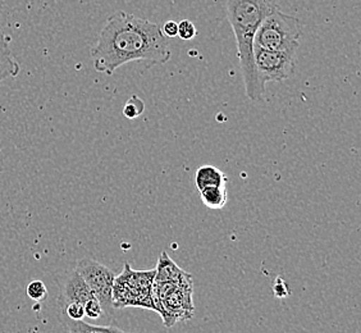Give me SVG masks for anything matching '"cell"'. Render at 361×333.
Masks as SVG:
<instances>
[{"mask_svg":"<svg viewBox=\"0 0 361 333\" xmlns=\"http://www.w3.org/2000/svg\"><path fill=\"white\" fill-rule=\"evenodd\" d=\"M301 34L299 18L283 13L274 7L257 28L254 47L296 54Z\"/></svg>","mask_w":361,"mask_h":333,"instance_id":"3957f363","label":"cell"},{"mask_svg":"<svg viewBox=\"0 0 361 333\" xmlns=\"http://www.w3.org/2000/svg\"><path fill=\"white\" fill-rule=\"evenodd\" d=\"M200 198L207 208L213 209V210L223 209L228 200L227 188L216 186V188H204L200 191Z\"/></svg>","mask_w":361,"mask_h":333,"instance_id":"8fae6325","label":"cell"},{"mask_svg":"<svg viewBox=\"0 0 361 333\" xmlns=\"http://www.w3.org/2000/svg\"><path fill=\"white\" fill-rule=\"evenodd\" d=\"M61 320L63 326L67 328L68 333H130L122 331L121 328L116 326V323L109 326H95L85 322L84 320H72L64 315H61Z\"/></svg>","mask_w":361,"mask_h":333,"instance_id":"30bf717a","label":"cell"},{"mask_svg":"<svg viewBox=\"0 0 361 333\" xmlns=\"http://www.w3.org/2000/svg\"><path fill=\"white\" fill-rule=\"evenodd\" d=\"M28 298L34 300L36 303H42L45 298H48V289L45 284L40 279H35L30 282L26 289Z\"/></svg>","mask_w":361,"mask_h":333,"instance_id":"4fadbf2b","label":"cell"},{"mask_svg":"<svg viewBox=\"0 0 361 333\" xmlns=\"http://www.w3.org/2000/svg\"><path fill=\"white\" fill-rule=\"evenodd\" d=\"M160 30L166 37H176L178 32V23L174 21H167L163 25V28H160Z\"/></svg>","mask_w":361,"mask_h":333,"instance_id":"e0dca14e","label":"cell"},{"mask_svg":"<svg viewBox=\"0 0 361 333\" xmlns=\"http://www.w3.org/2000/svg\"><path fill=\"white\" fill-rule=\"evenodd\" d=\"M95 298L91 292L90 287L85 282L84 278L75 270L71 272L63 282L61 290V304L67 303H80L85 305L89 300Z\"/></svg>","mask_w":361,"mask_h":333,"instance_id":"52a82bcc","label":"cell"},{"mask_svg":"<svg viewBox=\"0 0 361 333\" xmlns=\"http://www.w3.org/2000/svg\"><path fill=\"white\" fill-rule=\"evenodd\" d=\"M155 270L153 271L135 272L130 264H125V271L122 274L116 276L113 285V304L114 308L133 305L142 306L146 309H154L152 298V285H153Z\"/></svg>","mask_w":361,"mask_h":333,"instance_id":"277c9868","label":"cell"},{"mask_svg":"<svg viewBox=\"0 0 361 333\" xmlns=\"http://www.w3.org/2000/svg\"><path fill=\"white\" fill-rule=\"evenodd\" d=\"M63 309L64 317L70 318L72 320H81L85 318V308L80 303H67V304H61Z\"/></svg>","mask_w":361,"mask_h":333,"instance_id":"5bb4252c","label":"cell"},{"mask_svg":"<svg viewBox=\"0 0 361 333\" xmlns=\"http://www.w3.org/2000/svg\"><path fill=\"white\" fill-rule=\"evenodd\" d=\"M254 62L262 83H282L293 75L295 54L254 47Z\"/></svg>","mask_w":361,"mask_h":333,"instance_id":"8992f818","label":"cell"},{"mask_svg":"<svg viewBox=\"0 0 361 333\" xmlns=\"http://www.w3.org/2000/svg\"><path fill=\"white\" fill-rule=\"evenodd\" d=\"M197 35V30L195 28L194 23L188 20H182L178 23V32L177 36L183 42H190Z\"/></svg>","mask_w":361,"mask_h":333,"instance_id":"9a60e30c","label":"cell"},{"mask_svg":"<svg viewBox=\"0 0 361 333\" xmlns=\"http://www.w3.org/2000/svg\"><path fill=\"white\" fill-rule=\"evenodd\" d=\"M145 111V104L139 97L133 95L130 97L123 108V116L126 119H135L140 117Z\"/></svg>","mask_w":361,"mask_h":333,"instance_id":"7c38bea8","label":"cell"},{"mask_svg":"<svg viewBox=\"0 0 361 333\" xmlns=\"http://www.w3.org/2000/svg\"><path fill=\"white\" fill-rule=\"evenodd\" d=\"M85 317L90 318V320H99L103 315V309L100 303L97 301V298H92L89 300L84 305Z\"/></svg>","mask_w":361,"mask_h":333,"instance_id":"2e32d148","label":"cell"},{"mask_svg":"<svg viewBox=\"0 0 361 333\" xmlns=\"http://www.w3.org/2000/svg\"><path fill=\"white\" fill-rule=\"evenodd\" d=\"M85 282L90 287L92 295L97 298L105 315L111 325L116 323L114 320V304H113V285L116 273L105 267L104 264L99 263L95 259L84 258L78 260L75 268Z\"/></svg>","mask_w":361,"mask_h":333,"instance_id":"5b68a950","label":"cell"},{"mask_svg":"<svg viewBox=\"0 0 361 333\" xmlns=\"http://www.w3.org/2000/svg\"><path fill=\"white\" fill-rule=\"evenodd\" d=\"M21 67L14 59L9 47V39L0 30V83L4 80L20 75Z\"/></svg>","mask_w":361,"mask_h":333,"instance_id":"ba28073f","label":"cell"},{"mask_svg":"<svg viewBox=\"0 0 361 333\" xmlns=\"http://www.w3.org/2000/svg\"><path fill=\"white\" fill-rule=\"evenodd\" d=\"M195 185L199 191H202L204 188L226 186L227 177L219 168L205 164V166L197 168V171L195 174Z\"/></svg>","mask_w":361,"mask_h":333,"instance_id":"9c48e42d","label":"cell"},{"mask_svg":"<svg viewBox=\"0 0 361 333\" xmlns=\"http://www.w3.org/2000/svg\"><path fill=\"white\" fill-rule=\"evenodd\" d=\"M171 56L169 42L159 25L123 11L111 14L105 21L91 49L94 68L108 76L127 63L166 64Z\"/></svg>","mask_w":361,"mask_h":333,"instance_id":"6da1fadb","label":"cell"},{"mask_svg":"<svg viewBox=\"0 0 361 333\" xmlns=\"http://www.w3.org/2000/svg\"><path fill=\"white\" fill-rule=\"evenodd\" d=\"M274 293L276 296L279 298H285L286 296H288V289H287V284L281 277H278L276 279V284H274Z\"/></svg>","mask_w":361,"mask_h":333,"instance_id":"ac0fdd59","label":"cell"},{"mask_svg":"<svg viewBox=\"0 0 361 333\" xmlns=\"http://www.w3.org/2000/svg\"><path fill=\"white\" fill-rule=\"evenodd\" d=\"M229 25L236 37L237 56L243 71L246 95L262 102L265 85L260 81L254 62V37L265 17L276 7L269 0H226Z\"/></svg>","mask_w":361,"mask_h":333,"instance_id":"7a4b0ae2","label":"cell"}]
</instances>
